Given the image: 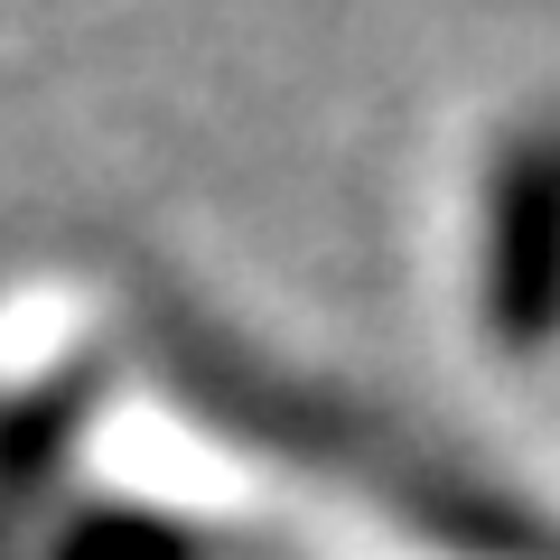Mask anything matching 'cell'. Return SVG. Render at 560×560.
Instances as JSON below:
<instances>
[{"label":"cell","mask_w":560,"mask_h":560,"mask_svg":"<svg viewBox=\"0 0 560 560\" xmlns=\"http://www.w3.org/2000/svg\"><path fill=\"white\" fill-rule=\"evenodd\" d=\"M477 300L514 355L560 346V121H523L486 168Z\"/></svg>","instance_id":"cell-1"},{"label":"cell","mask_w":560,"mask_h":560,"mask_svg":"<svg viewBox=\"0 0 560 560\" xmlns=\"http://www.w3.org/2000/svg\"><path fill=\"white\" fill-rule=\"evenodd\" d=\"M57 560H197V541H187L178 523H160V514L113 504V514H84L75 533L57 541Z\"/></svg>","instance_id":"cell-2"}]
</instances>
